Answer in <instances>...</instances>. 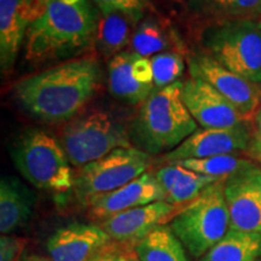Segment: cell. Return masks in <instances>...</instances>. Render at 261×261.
<instances>
[{"instance_id": "obj_4", "label": "cell", "mask_w": 261, "mask_h": 261, "mask_svg": "<svg viewBox=\"0 0 261 261\" xmlns=\"http://www.w3.org/2000/svg\"><path fill=\"white\" fill-rule=\"evenodd\" d=\"M203 52L253 83L261 85V27L255 19H221L202 32Z\"/></svg>"}, {"instance_id": "obj_21", "label": "cell", "mask_w": 261, "mask_h": 261, "mask_svg": "<svg viewBox=\"0 0 261 261\" xmlns=\"http://www.w3.org/2000/svg\"><path fill=\"white\" fill-rule=\"evenodd\" d=\"M138 24V21L122 12H99L94 45L100 56L110 61L116 55L126 51Z\"/></svg>"}, {"instance_id": "obj_5", "label": "cell", "mask_w": 261, "mask_h": 261, "mask_svg": "<svg viewBox=\"0 0 261 261\" xmlns=\"http://www.w3.org/2000/svg\"><path fill=\"white\" fill-rule=\"evenodd\" d=\"M224 180L208 187L172 218L169 227L195 259H200L230 230Z\"/></svg>"}, {"instance_id": "obj_22", "label": "cell", "mask_w": 261, "mask_h": 261, "mask_svg": "<svg viewBox=\"0 0 261 261\" xmlns=\"http://www.w3.org/2000/svg\"><path fill=\"white\" fill-rule=\"evenodd\" d=\"M261 260V233L228 230L198 261Z\"/></svg>"}, {"instance_id": "obj_33", "label": "cell", "mask_w": 261, "mask_h": 261, "mask_svg": "<svg viewBox=\"0 0 261 261\" xmlns=\"http://www.w3.org/2000/svg\"><path fill=\"white\" fill-rule=\"evenodd\" d=\"M253 152H254V154H255L257 161L260 162V167H261V148L260 149H254Z\"/></svg>"}, {"instance_id": "obj_13", "label": "cell", "mask_w": 261, "mask_h": 261, "mask_svg": "<svg viewBox=\"0 0 261 261\" xmlns=\"http://www.w3.org/2000/svg\"><path fill=\"white\" fill-rule=\"evenodd\" d=\"M181 97L201 128H227L248 121L226 98L198 77L184 81Z\"/></svg>"}, {"instance_id": "obj_2", "label": "cell", "mask_w": 261, "mask_h": 261, "mask_svg": "<svg viewBox=\"0 0 261 261\" xmlns=\"http://www.w3.org/2000/svg\"><path fill=\"white\" fill-rule=\"evenodd\" d=\"M99 10L92 0H34L25 58L42 63L69 58L94 44Z\"/></svg>"}, {"instance_id": "obj_23", "label": "cell", "mask_w": 261, "mask_h": 261, "mask_svg": "<svg viewBox=\"0 0 261 261\" xmlns=\"http://www.w3.org/2000/svg\"><path fill=\"white\" fill-rule=\"evenodd\" d=\"M132 250L140 261H189L187 249L169 225L156 227L133 244Z\"/></svg>"}, {"instance_id": "obj_9", "label": "cell", "mask_w": 261, "mask_h": 261, "mask_svg": "<svg viewBox=\"0 0 261 261\" xmlns=\"http://www.w3.org/2000/svg\"><path fill=\"white\" fill-rule=\"evenodd\" d=\"M189 71L190 76L198 77L214 87L244 119L253 122L261 107V85L228 70L205 52H198L189 58Z\"/></svg>"}, {"instance_id": "obj_27", "label": "cell", "mask_w": 261, "mask_h": 261, "mask_svg": "<svg viewBox=\"0 0 261 261\" xmlns=\"http://www.w3.org/2000/svg\"><path fill=\"white\" fill-rule=\"evenodd\" d=\"M100 14L122 12L140 22L144 18L149 0H92Z\"/></svg>"}, {"instance_id": "obj_28", "label": "cell", "mask_w": 261, "mask_h": 261, "mask_svg": "<svg viewBox=\"0 0 261 261\" xmlns=\"http://www.w3.org/2000/svg\"><path fill=\"white\" fill-rule=\"evenodd\" d=\"M27 240L12 234H3L0 238V261H22Z\"/></svg>"}, {"instance_id": "obj_11", "label": "cell", "mask_w": 261, "mask_h": 261, "mask_svg": "<svg viewBox=\"0 0 261 261\" xmlns=\"http://www.w3.org/2000/svg\"><path fill=\"white\" fill-rule=\"evenodd\" d=\"M230 230L261 233V167L254 165L225 179Z\"/></svg>"}, {"instance_id": "obj_26", "label": "cell", "mask_w": 261, "mask_h": 261, "mask_svg": "<svg viewBox=\"0 0 261 261\" xmlns=\"http://www.w3.org/2000/svg\"><path fill=\"white\" fill-rule=\"evenodd\" d=\"M150 62L154 71L155 90H162L178 83L184 74V54L180 51L162 52L150 57Z\"/></svg>"}, {"instance_id": "obj_34", "label": "cell", "mask_w": 261, "mask_h": 261, "mask_svg": "<svg viewBox=\"0 0 261 261\" xmlns=\"http://www.w3.org/2000/svg\"><path fill=\"white\" fill-rule=\"evenodd\" d=\"M259 24H260V27H261V19H259Z\"/></svg>"}, {"instance_id": "obj_35", "label": "cell", "mask_w": 261, "mask_h": 261, "mask_svg": "<svg viewBox=\"0 0 261 261\" xmlns=\"http://www.w3.org/2000/svg\"><path fill=\"white\" fill-rule=\"evenodd\" d=\"M257 261H261V260H257Z\"/></svg>"}, {"instance_id": "obj_12", "label": "cell", "mask_w": 261, "mask_h": 261, "mask_svg": "<svg viewBox=\"0 0 261 261\" xmlns=\"http://www.w3.org/2000/svg\"><path fill=\"white\" fill-rule=\"evenodd\" d=\"M108 89L116 99L142 106L155 91L150 58L132 50L113 57L108 64Z\"/></svg>"}, {"instance_id": "obj_6", "label": "cell", "mask_w": 261, "mask_h": 261, "mask_svg": "<svg viewBox=\"0 0 261 261\" xmlns=\"http://www.w3.org/2000/svg\"><path fill=\"white\" fill-rule=\"evenodd\" d=\"M58 140L75 168L97 161L116 149L133 146L125 122L100 109L89 110L70 120Z\"/></svg>"}, {"instance_id": "obj_24", "label": "cell", "mask_w": 261, "mask_h": 261, "mask_svg": "<svg viewBox=\"0 0 261 261\" xmlns=\"http://www.w3.org/2000/svg\"><path fill=\"white\" fill-rule=\"evenodd\" d=\"M188 5L215 21L261 19V0H188Z\"/></svg>"}, {"instance_id": "obj_29", "label": "cell", "mask_w": 261, "mask_h": 261, "mask_svg": "<svg viewBox=\"0 0 261 261\" xmlns=\"http://www.w3.org/2000/svg\"><path fill=\"white\" fill-rule=\"evenodd\" d=\"M128 253L125 248H121L117 243H110L100 253H98L91 261H127Z\"/></svg>"}, {"instance_id": "obj_18", "label": "cell", "mask_w": 261, "mask_h": 261, "mask_svg": "<svg viewBox=\"0 0 261 261\" xmlns=\"http://www.w3.org/2000/svg\"><path fill=\"white\" fill-rule=\"evenodd\" d=\"M155 177L165 191V201L175 207L189 204L210 185L224 180L190 171L177 163H168L165 167L158 169Z\"/></svg>"}, {"instance_id": "obj_25", "label": "cell", "mask_w": 261, "mask_h": 261, "mask_svg": "<svg viewBox=\"0 0 261 261\" xmlns=\"http://www.w3.org/2000/svg\"><path fill=\"white\" fill-rule=\"evenodd\" d=\"M173 163H177V165H180L181 167L200 173V174L218 179H226L233 175L234 173L256 165L254 160L243 158L238 152L237 154L218 155L204 159L182 160V161Z\"/></svg>"}, {"instance_id": "obj_14", "label": "cell", "mask_w": 261, "mask_h": 261, "mask_svg": "<svg viewBox=\"0 0 261 261\" xmlns=\"http://www.w3.org/2000/svg\"><path fill=\"white\" fill-rule=\"evenodd\" d=\"M112 242L100 225L73 223L47 238L46 250L54 261H91Z\"/></svg>"}, {"instance_id": "obj_3", "label": "cell", "mask_w": 261, "mask_h": 261, "mask_svg": "<svg viewBox=\"0 0 261 261\" xmlns=\"http://www.w3.org/2000/svg\"><path fill=\"white\" fill-rule=\"evenodd\" d=\"M184 81L155 90L129 126L132 145L149 155L172 151L198 129L181 92Z\"/></svg>"}, {"instance_id": "obj_17", "label": "cell", "mask_w": 261, "mask_h": 261, "mask_svg": "<svg viewBox=\"0 0 261 261\" xmlns=\"http://www.w3.org/2000/svg\"><path fill=\"white\" fill-rule=\"evenodd\" d=\"M34 19V0H0V64L12 69Z\"/></svg>"}, {"instance_id": "obj_1", "label": "cell", "mask_w": 261, "mask_h": 261, "mask_svg": "<svg viewBox=\"0 0 261 261\" xmlns=\"http://www.w3.org/2000/svg\"><path fill=\"white\" fill-rule=\"evenodd\" d=\"M99 80L96 58H70L17 81L14 94L32 116L47 123H60L80 115L97 92Z\"/></svg>"}, {"instance_id": "obj_15", "label": "cell", "mask_w": 261, "mask_h": 261, "mask_svg": "<svg viewBox=\"0 0 261 261\" xmlns=\"http://www.w3.org/2000/svg\"><path fill=\"white\" fill-rule=\"evenodd\" d=\"M165 200L166 194L155 173L146 172L116 190L92 197L86 205L93 219L103 221L121 212Z\"/></svg>"}, {"instance_id": "obj_32", "label": "cell", "mask_w": 261, "mask_h": 261, "mask_svg": "<svg viewBox=\"0 0 261 261\" xmlns=\"http://www.w3.org/2000/svg\"><path fill=\"white\" fill-rule=\"evenodd\" d=\"M127 261H140V260L136 256V254L133 253V250H130V252L128 253V257H127Z\"/></svg>"}, {"instance_id": "obj_30", "label": "cell", "mask_w": 261, "mask_h": 261, "mask_svg": "<svg viewBox=\"0 0 261 261\" xmlns=\"http://www.w3.org/2000/svg\"><path fill=\"white\" fill-rule=\"evenodd\" d=\"M254 127H255V129H254V133H255V138H254V145H253V149H260L261 148V107L259 108V110H257L255 116H254Z\"/></svg>"}, {"instance_id": "obj_10", "label": "cell", "mask_w": 261, "mask_h": 261, "mask_svg": "<svg viewBox=\"0 0 261 261\" xmlns=\"http://www.w3.org/2000/svg\"><path fill=\"white\" fill-rule=\"evenodd\" d=\"M252 121L227 128H198L180 145L166 152L162 160L167 163L190 159H204L218 155L237 154L252 150L255 133Z\"/></svg>"}, {"instance_id": "obj_20", "label": "cell", "mask_w": 261, "mask_h": 261, "mask_svg": "<svg viewBox=\"0 0 261 261\" xmlns=\"http://www.w3.org/2000/svg\"><path fill=\"white\" fill-rule=\"evenodd\" d=\"M130 47L132 51L148 58L166 51L184 50V45L171 22L159 16H148L139 22Z\"/></svg>"}, {"instance_id": "obj_16", "label": "cell", "mask_w": 261, "mask_h": 261, "mask_svg": "<svg viewBox=\"0 0 261 261\" xmlns=\"http://www.w3.org/2000/svg\"><path fill=\"white\" fill-rule=\"evenodd\" d=\"M178 208L166 201L154 202L107 218L100 227L109 234L113 242L136 244L156 227L171 221L179 212Z\"/></svg>"}, {"instance_id": "obj_7", "label": "cell", "mask_w": 261, "mask_h": 261, "mask_svg": "<svg viewBox=\"0 0 261 261\" xmlns=\"http://www.w3.org/2000/svg\"><path fill=\"white\" fill-rule=\"evenodd\" d=\"M12 159L25 180L40 190L62 194L74 188L75 173L63 146L44 130H27L16 143Z\"/></svg>"}, {"instance_id": "obj_8", "label": "cell", "mask_w": 261, "mask_h": 261, "mask_svg": "<svg viewBox=\"0 0 261 261\" xmlns=\"http://www.w3.org/2000/svg\"><path fill=\"white\" fill-rule=\"evenodd\" d=\"M150 162V155L136 146L116 149L79 168L75 173L73 189L79 200L86 204L92 197L112 192L144 174Z\"/></svg>"}, {"instance_id": "obj_19", "label": "cell", "mask_w": 261, "mask_h": 261, "mask_svg": "<svg viewBox=\"0 0 261 261\" xmlns=\"http://www.w3.org/2000/svg\"><path fill=\"white\" fill-rule=\"evenodd\" d=\"M35 196L17 178L2 177L0 180V232L11 234L29 223Z\"/></svg>"}, {"instance_id": "obj_31", "label": "cell", "mask_w": 261, "mask_h": 261, "mask_svg": "<svg viewBox=\"0 0 261 261\" xmlns=\"http://www.w3.org/2000/svg\"><path fill=\"white\" fill-rule=\"evenodd\" d=\"M22 261H54L51 260L50 257L47 256H41V255H31V256H27L24 257Z\"/></svg>"}]
</instances>
